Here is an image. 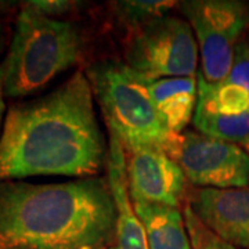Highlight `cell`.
Listing matches in <instances>:
<instances>
[{"label":"cell","mask_w":249,"mask_h":249,"mask_svg":"<svg viewBox=\"0 0 249 249\" xmlns=\"http://www.w3.org/2000/svg\"><path fill=\"white\" fill-rule=\"evenodd\" d=\"M108 147L86 72L42 97L13 104L0 136V181L34 176H96Z\"/></svg>","instance_id":"1"},{"label":"cell","mask_w":249,"mask_h":249,"mask_svg":"<svg viewBox=\"0 0 249 249\" xmlns=\"http://www.w3.org/2000/svg\"><path fill=\"white\" fill-rule=\"evenodd\" d=\"M115 219L108 178L0 181V249H106Z\"/></svg>","instance_id":"2"},{"label":"cell","mask_w":249,"mask_h":249,"mask_svg":"<svg viewBox=\"0 0 249 249\" xmlns=\"http://www.w3.org/2000/svg\"><path fill=\"white\" fill-rule=\"evenodd\" d=\"M109 133L124 151L155 150L170 158L181 134L172 133L152 100L147 80L124 62L98 61L86 71Z\"/></svg>","instance_id":"3"},{"label":"cell","mask_w":249,"mask_h":249,"mask_svg":"<svg viewBox=\"0 0 249 249\" xmlns=\"http://www.w3.org/2000/svg\"><path fill=\"white\" fill-rule=\"evenodd\" d=\"M83 52V37L75 24L46 17L27 3L17 16L6 67L4 94L27 97L76 65Z\"/></svg>","instance_id":"4"},{"label":"cell","mask_w":249,"mask_h":249,"mask_svg":"<svg viewBox=\"0 0 249 249\" xmlns=\"http://www.w3.org/2000/svg\"><path fill=\"white\" fill-rule=\"evenodd\" d=\"M124 64L145 80L196 76L199 49L187 19L163 16L132 31Z\"/></svg>","instance_id":"5"},{"label":"cell","mask_w":249,"mask_h":249,"mask_svg":"<svg viewBox=\"0 0 249 249\" xmlns=\"http://www.w3.org/2000/svg\"><path fill=\"white\" fill-rule=\"evenodd\" d=\"M196 35L201 75L209 83L229 76L235 47L249 28V4L237 0H190L181 3Z\"/></svg>","instance_id":"6"},{"label":"cell","mask_w":249,"mask_h":249,"mask_svg":"<svg viewBox=\"0 0 249 249\" xmlns=\"http://www.w3.org/2000/svg\"><path fill=\"white\" fill-rule=\"evenodd\" d=\"M172 160L196 187L227 190L249 186V154L238 144L190 130L181 134Z\"/></svg>","instance_id":"7"},{"label":"cell","mask_w":249,"mask_h":249,"mask_svg":"<svg viewBox=\"0 0 249 249\" xmlns=\"http://www.w3.org/2000/svg\"><path fill=\"white\" fill-rule=\"evenodd\" d=\"M126 178L132 201L178 206L186 196L184 172L165 152H126Z\"/></svg>","instance_id":"8"},{"label":"cell","mask_w":249,"mask_h":249,"mask_svg":"<svg viewBox=\"0 0 249 249\" xmlns=\"http://www.w3.org/2000/svg\"><path fill=\"white\" fill-rule=\"evenodd\" d=\"M199 222L234 247L249 249V186L199 188L188 205Z\"/></svg>","instance_id":"9"},{"label":"cell","mask_w":249,"mask_h":249,"mask_svg":"<svg viewBox=\"0 0 249 249\" xmlns=\"http://www.w3.org/2000/svg\"><path fill=\"white\" fill-rule=\"evenodd\" d=\"M107 178L116 208L115 232L106 249H150L145 230L136 213L126 178V151L122 142L111 134L108 142Z\"/></svg>","instance_id":"10"},{"label":"cell","mask_w":249,"mask_h":249,"mask_svg":"<svg viewBox=\"0 0 249 249\" xmlns=\"http://www.w3.org/2000/svg\"><path fill=\"white\" fill-rule=\"evenodd\" d=\"M155 106L172 133L183 134L193 124L198 104V79L196 76L147 80Z\"/></svg>","instance_id":"11"},{"label":"cell","mask_w":249,"mask_h":249,"mask_svg":"<svg viewBox=\"0 0 249 249\" xmlns=\"http://www.w3.org/2000/svg\"><path fill=\"white\" fill-rule=\"evenodd\" d=\"M150 249H193L184 214L178 206L133 201Z\"/></svg>","instance_id":"12"},{"label":"cell","mask_w":249,"mask_h":249,"mask_svg":"<svg viewBox=\"0 0 249 249\" xmlns=\"http://www.w3.org/2000/svg\"><path fill=\"white\" fill-rule=\"evenodd\" d=\"M220 115H242L249 112V90L229 82L209 83L198 75V104Z\"/></svg>","instance_id":"13"},{"label":"cell","mask_w":249,"mask_h":249,"mask_svg":"<svg viewBox=\"0 0 249 249\" xmlns=\"http://www.w3.org/2000/svg\"><path fill=\"white\" fill-rule=\"evenodd\" d=\"M193 124L198 133L222 142L242 145L249 139V112L242 115H220L196 107Z\"/></svg>","instance_id":"14"},{"label":"cell","mask_w":249,"mask_h":249,"mask_svg":"<svg viewBox=\"0 0 249 249\" xmlns=\"http://www.w3.org/2000/svg\"><path fill=\"white\" fill-rule=\"evenodd\" d=\"M175 4L176 1L166 0H124L115 1L112 9L122 24L136 31L157 18L168 16V11Z\"/></svg>","instance_id":"15"},{"label":"cell","mask_w":249,"mask_h":249,"mask_svg":"<svg viewBox=\"0 0 249 249\" xmlns=\"http://www.w3.org/2000/svg\"><path fill=\"white\" fill-rule=\"evenodd\" d=\"M184 217H186L187 229L190 232L193 249H237V247L226 242L211 231L208 227H205L188 205L184 212Z\"/></svg>","instance_id":"16"},{"label":"cell","mask_w":249,"mask_h":249,"mask_svg":"<svg viewBox=\"0 0 249 249\" xmlns=\"http://www.w3.org/2000/svg\"><path fill=\"white\" fill-rule=\"evenodd\" d=\"M224 82L240 85L249 90V42L241 40L235 47L232 65Z\"/></svg>","instance_id":"17"},{"label":"cell","mask_w":249,"mask_h":249,"mask_svg":"<svg viewBox=\"0 0 249 249\" xmlns=\"http://www.w3.org/2000/svg\"><path fill=\"white\" fill-rule=\"evenodd\" d=\"M27 4L46 17L57 18V19H61L60 17L65 16L67 13H70L72 9L78 6V3L67 1V0H32V1H27Z\"/></svg>","instance_id":"18"},{"label":"cell","mask_w":249,"mask_h":249,"mask_svg":"<svg viewBox=\"0 0 249 249\" xmlns=\"http://www.w3.org/2000/svg\"><path fill=\"white\" fill-rule=\"evenodd\" d=\"M4 78H6V67L4 62H0V136L3 132V124H4V119H6V104H4Z\"/></svg>","instance_id":"19"},{"label":"cell","mask_w":249,"mask_h":249,"mask_svg":"<svg viewBox=\"0 0 249 249\" xmlns=\"http://www.w3.org/2000/svg\"><path fill=\"white\" fill-rule=\"evenodd\" d=\"M4 46H6V31H4L3 24L0 22V54L3 53Z\"/></svg>","instance_id":"20"},{"label":"cell","mask_w":249,"mask_h":249,"mask_svg":"<svg viewBox=\"0 0 249 249\" xmlns=\"http://www.w3.org/2000/svg\"><path fill=\"white\" fill-rule=\"evenodd\" d=\"M241 147H242V148H244V150H245V151H247L249 154V139H248V140H247V142H244V144H242Z\"/></svg>","instance_id":"21"}]
</instances>
